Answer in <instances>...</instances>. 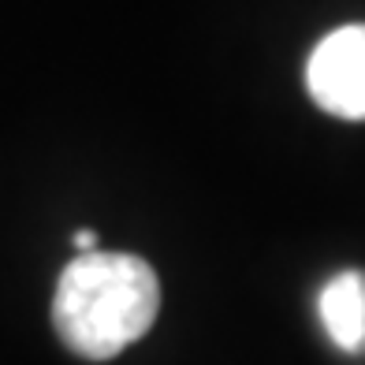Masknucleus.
<instances>
[{"label": "nucleus", "instance_id": "f257e3e1", "mask_svg": "<svg viewBox=\"0 0 365 365\" xmlns=\"http://www.w3.org/2000/svg\"><path fill=\"white\" fill-rule=\"evenodd\" d=\"M160 313V279L135 254H78L60 272L53 328L71 354L108 361L153 328Z\"/></svg>", "mask_w": 365, "mask_h": 365}, {"label": "nucleus", "instance_id": "f03ea898", "mask_svg": "<svg viewBox=\"0 0 365 365\" xmlns=\"http://www.w3.org/2000/svg\"><path fill=\"white\" fill-rule=\"evenodd\" d=\"M306 90L328 115L365 120V23L339 26L306 60Z\"/></svg>", "mask_w": 365, "mask_h": 365}, {"label": "nucleus", "instance_id": "7ed1b4c3", "mask_svg": "<svg viewBox=\"0 0 365 365\" xmlns=\"http://www.w3.org/2000/svg\"><path fill=\"white\" fill-rule=\"evenodd\" d=\"M321 324L346 354H365V272H339L321 287Z\"/></svg>", "mask_w": 365, "mask_h": 365}, {"label": "nucleus", "instance_id": "20e7f679", "mask_svg": "<svg viewBox=\"0 0 365 365\" xmlns=\"http://www.w3.org/2000/svg\"><path fill=\"white\" fill-rule=\"evenodd\" d=\"M75 246H78L82 254H93V250H97V231H90V227L75 231Z\"/></svg>", "mask_w": 365, "mask_h": 365}]
</instances>
